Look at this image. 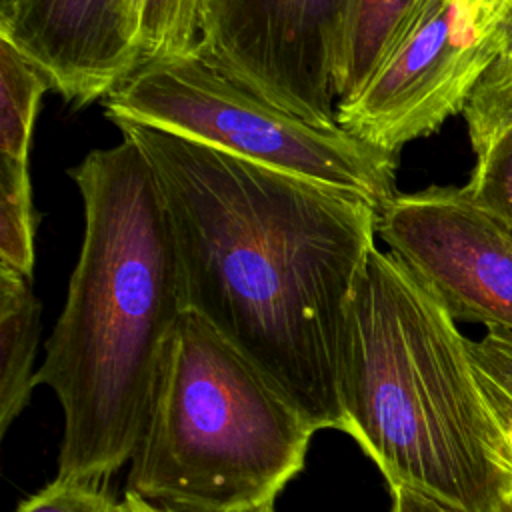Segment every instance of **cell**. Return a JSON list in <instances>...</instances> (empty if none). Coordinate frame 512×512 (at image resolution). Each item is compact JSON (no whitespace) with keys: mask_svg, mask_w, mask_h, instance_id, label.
Returning a JSON list of instances; mask_svg holds the SVG:
<instances>
[{"mask_svg":"<svg viewBox=\"0 0 512 512\" xmlns=\"http://www.w3.org/2000/svg\"><path fill=\"white\" fill-rule=\"evenodd\" d=\"M390 494H392L390 512H458L436 500H430L426 496H420L404 488L390 490Z\"/></svg>","mask_w":512,"mask_h":512,"instance_id":"ffe728a7","label":"cell"},{"mask_svg":"<svg viewBox=\"0 0 512 512\" xmlns=\"http://www.w3.org/2000/svg\"><path fill=\"white\" fill-rule=\"evenodd\" d=\"M12 2H14V0H0V14H4V12L12 6Z\"/></svg>","mask_w":512,"mask_h":512,"instance_id":"cb8c5ba5","label":"cell"},{"mask_svg":"<svg viewBox=\"0 0 512 512\" xmlns=\"http://www.w3.org/2000/svg\"><path fill=\"white\" fill-rule=\"evenodd\" d=\"M340 392L346 432L390 490L498 512L512 456L482 396L468 338L438 298L376 246L350 296Z\"/></svg>","mask_w":512,"mask_h":512,"instance_id":"3957f363","label":"cell"},{"mask_svg":"<svg viewBox=\"0 0 512 512\" xmlns=\"http://www.w3.org/2000/svg\"><path fill=\"white\" fill-rule=\"evenodd\" d=\"M40 300L26 278L0 266V432L28 406L36 384Z\"/></svg>","mask_w":512,"mask_h":512,"instance_id":"30bf717a","label":"cell"},{"mask_svg":"<svg viewBox=\"0 0 512 512\" xmlns=\"http://www.w3.org/2000/svg\"><path fill=\"white\" fill-rule=\"evenodd\" d=\"M0 34L74 106L106 98L138 68L132 0H14L0 14Z\"/></svg>","mask_w":512,"mask_h":512,"instance_id":"9c48e42d","label":"cell"},{"mask_svg":"<svg viewBox=\"0 0 512 512\" xmlns=\"http://www.w3.org/2000/svg\"><path fill=\"white\" fill-rule=\"evenodd\" d=\"M466 0H424L366 78L336 106V124L382 150L436 132L494 62Z\"/></svg>","mask_w":512,"mask_h":512,"instance_id":"8992f818","label":"cell"},{"mask_svg":"<svg viewBox=\"0 0 512 512\" xmlns=\"http://www.w3.org/2000/svg\"><path fill=\"white\" fill-rule=\"evenodd\" d=\"M268 512H274V508H272V510H268Z\"/></svg>","mask_w":512,"mask_h":512,"instance_id":"d4e9b609","label":"cell"},{"mask_svg":"<svg viewBox=\"0 0 512 512\" xmlns=\"http://www.w3.org/2000/svg\"><path fill=\"white\" fill-rule=\"evenodd\" d=\"M114 124L156 174L188 310L252 360L316 432H346V314L380 212L354 194L162 128Z\"/></svg>","mask_w":512,"mask_h":512,"instance_id":"6da1fadb","label":"cell"},{"mask_svg":"<svg viewBox=\"0 0 512 512\" xmlns=\"http://www.w3.org/2000/svg\"><path fill=\"white\" fill-rule=\"evenodd\" d=\"M348 0H210L200 50L274 104L336 124L340 42Z\"/></svg>","mask_w":512,"mask_h":512,"instance_id":"ba28073f","label":"cell"},{"mask_svg":"<svg viewBox=\"0 0 512 512\" xmlns=\"http://www.w3.org/2000/svg\"><path fill=\"white\" fill-rule=\"evenodd\" d=\"M378 234L456 322L512 332V234L462 188L396 194Z\"/></svg>","mask_w":512,"mask_h":512,"instance_id":"52a82bcc","label":"cell"},{"mask_svg":"<svg viewBox=\"0 0 512 512\" xmlns=\"http://www.w3.org/2000/svg\"><path fill=\"white\" fill-rule=\"evenodd\" d=\"M118 506L110 480L56 476L22 500L16 512H118Z\"/></svg>","mask_w":512,"mask_h":512,"instance_id":"ac0fdd59","label":"cell"},{"mask_svg":"<svg viewBox=\"0 0 512 512\" xmlns=\"http://www.w3.org/2000/svg\"><path fill=\"white\" fill-rule=\"evenodd\" d=\"M498 512H512V490L502 498V504H500Z\"/></svg>","mask_w":512,"mask_h":512,"instance_id":"603a6c76","label":"cell"},{"mask_svg":"<svg viewBox=\"0 0 512 512\" xmlns=\"http://www.w3.org/2000/svg\"><path fill=\"white\" fill-rule=\"evenodd\" d=\"M462 192L512 234V126L500 130L480 152Z\"/></svg>","mask_w":512,"mask_h":512,"instance_id":"2e32d148","label":"cell"},{"mask_svg":"<svg viewBox=\"0 0 512 512\" xmlns=\"http://www.w3.org/2000/svg\"><path fill=\"white\" fill-rule=\"evenodd\" d=\"M54 90L48 72L0 34V152L2 158L28 162L36 112L46 90Z\"/></svg>","mask_w":512,"mask_h":512,"instance_id":"4fadbf2b","label":"cell"},{"mask_svg":"<svg viewBox=\"0 0 512 512\" xmlns=\"http://www.w3.org/2000/svg\"><path fill=\"white\" fill-rule=\"evenodd\" d=\"M118 512H166V510H160L156 506H150L148 502H142L130 494H124V498L120 500Z\"/></svg>","mask_w":512,"mask_h":512,"instance_id":"7402d4cb","label":"cell"},{"mask_svg":"<svg viewBox=\"0 0 512 512\" xmlns=\"http://www.w3.org/2000/svg\"><path fill=\"white\" fill-rule=\"evenodd\" d=\"M468 350L486 406L512 456V332L488 328L482 338H468Z\"/></svg>","mask_w":512,"mask_h":512,"instance_id":"9a60e30c","label":"cell"},{"mask_svg":"<svg viewBox=\"0 0 512 512\" xmlns=\"http://www.w3.org/2000/svg\"><path fill=\"white\" fill-rule=\"evenodd\" d=\"M112 122L130 120L254 164L336 188L378 212L394 190L396 154L338 124H314L274 104L208 52L154 60L104 98Z\"/></svg>","mask_w":512,"mask_h":512,"instance_id":"5b68a950","label":"cell"},{"mask_svg":"<svg viewBox=\"0 0 512 512\" xmlns=\"http://www.w3.org/2000/svg\"><path fill=\"white\" fill-rule=\"evenodd\" d=\"M466 2H468V6H470L472 14L476 16V20L480 22V26H482V28L486 30V34H488L490 24L494 22L498 10L504 6L506 0H466Z\"/></svg>","mask_w":512,"mask_h":512,"instance_id":"44dd1931","label":"cell"},{"mask_svg":"<svg viewBox=\"0 0 512 512\" xmlns=\"http://www.w3.org/2000/svg\"><path fill=\"white\" fill-rule=\"evenodd\" d=\"M316 428L202 316L178 322L124 494L166 512H268Z\"/></svg>","mask_w":512,"mask_h":512,"instance_id":"277c9868","label":"cell"},{"mask_svg":"<svg viewBox=\"0 0 512 512\" xmlns=\"http://www.w3.org/2000/svg\"><path fill=\"white\" fill-rule=\"evenodd\" d=\"M486 40L496 58H512V0H506L488 28Z\"/></svg>","mask_w":512,"mask_h":512,"instance_id":"d6986e66","label":"cell"},{"mask_svg":"<svg viewBox=\"0 0 512 512\" xmlns=\"http://www.w3.org/2000/svg\"><path fill=\"white\" fill-rule=\"evenodd\" d=\"M70 178L84 238L36 384L64 416L56 476L110 480L130 462L188 300L170 214L140 146L122 134Z\"/></svg>","mask_w":512,"mask_h":512,"instance_id":"7a4b0ae2","label":"cell"},{"mask_svg":"<svg viewBox=\"0 0 512 512\" xmlns=\"http://www.w3.org/2000/svg\"><path fill=\"white\" fill-rule=\"evenodd\" d=\"M462 114L474 152L512 126V58H494L472 88Z\"/></svg>","mask_w":512,"mask_h":512,"instance_id":"e0dca14e","label":"cell"},{"mask_svg":"<svg viewBox=\"0 0 512 512\" xmlns=\"http://www.w3.org/2000/svg\"><path fill=\"white\" fill-rule=\"evenodd\" d=\"M208 26L210 0H132V42L138 68L198 52L206 42Z\"/></svg>","mask_w":512,"mask_h":512,"instance_id":"7c38bea8","label":"cell"},{"mask_svg":"<svg viewBox=\"0 0 512 512\" xmlns=\"http://www.w3.org/2000/svg\"><path fill=\"white\" fill-rule=\"evenodd\" d=\"M36 214L28 162H0V266L26 278L34 272Z\"/></svg>","mask_w":512,"mask_h":512,"instance_id":"5bb4252c","label":"cell"},{"mask_svg":"<svg viewBox=\"0 0 512 512\" xmlns=\"http://www.w3.org/2000/svg\"><path fill=\"white\" fill-rule=\"evenodd\" d=\"M424 0H348L338 68L340 100L372 74ZM338 100V102H340Z\"/></svg>","mask_w":512,"mask_h":512,"instance_id":"8fae6325","label":"cell"}]
</instances>
